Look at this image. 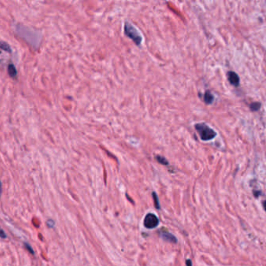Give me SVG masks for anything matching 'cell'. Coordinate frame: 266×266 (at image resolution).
Instances as JSON below:
<instances>
[{
  "label": "cell",
  "mask_w": 266,
  "mask_h": 266,
  "mask_svg": "<svg viewBox=\"0 0 266 266\" xmlns=\"http://www.w3.org/2000/svg\"><path fill=\"white\" fill-rule=\"evenodd\" d=\"M261 108V103L260 102H253L250 105V109L252 111H258Z\"/></svg>",
  "instance_id": "8"
},
{
  "label": "cell",
  "mask_w": 266,
  "mask_h": 266,
  "mask_svg": "<svg viewBox=\"0 0 266 266\" xmlns=\"http://www.w3.org/2000/svg\"><path fill=\"white\" fill-rule=\"evenodd\" d=\"M156 159H157V161H158V162L161 163V164L168 165V162L166 161V159L164 158V157L159 156V155H158V156H156Z\"/></svg>",
  "instance_id": "10"
},
{
  "label": "cell",
  "mask_w": 266,
  "mask_h": 266,
  "mask_svg": "<svg viewBox=\"0 0 266 266\" xmlns=\"http://www.w3.org/2000/svg\"><path fill=\"white\" fill-rule=\"evenodd\" d=\"M227 77H228V80L230 81V83L232 85L235 87L239 86V77H238L237 74H236L235 72L233 71H230L227 74Z\"/></svg>",
  "instance_id": "4"
},
{
  "label": "cell",
  "mask_w": 266,
  "mask_h": 266,
  "mask_svg": "<svg viewBox=\"0 0 266 266\" xmlns=\"http://www.w3.org/2000/svg\"><path fill=\"white\" fill-rule=\"evenodd\" d=\"M0 237H2V238L7 237V235H6L5 232H4L3 230H2V228H1V227H0Z\"/></svg>",
  "instance_id": "12"
},
{
  "label": "cell",
  "mask_w": 266,
  "mask_h": 266,
  "mask_svg": "<svg viewBox=\"0 0 266 266\" xmlns=\"http://www.w3.org/2000/svg\"><path fill=\"white\" fill-rule=\"evenodd\" d=\"M124 33L127 35L128 38L133 40V42L137 45V46H140L142 41V37L141 36L138 31H137L136 28L133 27L130 23H126L125 26H124Z\"/></svg>",
  "instance_id": "2"
},
{
  "label": "cell",
  "mask_w": 266,
  "mask_h": 266,
  "mask_svg": "<svg viewBox=\"0 0 266 266\" xmlns=\"http://www.w3.org/2000/svg\"><path fill=\"white\" fill-rule=\"evenodd\" d=\"M161 236H162V237L163 239H165V240L168 241V242L177 243V238H176L175 236H173V235L171 234V233H168L167 231H165L164 233H162Z\"/></svg>",
  "instance_id": "5"
},
{
  "label": "cell",
  "mask_w": 266,
  "mask_h": 266,
  "mask_svg": "<svg viewBox=\"0 0 266 266\" xmlns=\"http://www.w3.org/2000/svg\"><path fill=\"white\" fill-rule=\"evenodd\" d=\"M159 221L157 216L152 213H148L146 215L145 218L144 219V225L147 229L152 230V229L155 228L158 225Z\"/></svg>",
  "instance_id": "3"
},
{
  "label": "cell",
  "mask_w": 266,
  "mask_h": 266,
  "mask_svg": "<svg viewBox=\"0 0 266 266\" xmlns=\"http://www.w3.org/2000/svg\"><path fill=\"white\" fill-rule=\"evenodd\" d=\"M214 101V96L212 95L209 91H205V94H204V102L206 104H211Z\"/></svg>",
  "instance_id": "6"
},
{
  "label": "cell",
  "mask_w": 266,
  "mask_h": 266,
  "mask_svg": "<svg viewBox=\"0 0 266 266\" xmlns=\"http://www.w3.org/2000/svg\"><path fill=\"white\" fill-rule=\"evenodd\" d=\"M25 247H27V249H28V250H30V252H31V254H34V250H32V249H31V246H30V245H29V244H27V243H26V244H25Z\"/></svg>",
  "instance_id": "13"
},
{
  "label": "cell",
  "mask_w": 266,
  "mask_h": 266,
  "mask_svg": "<svg viewBox=\"0 0 266 266\" xmlns=\"http://www.w3.org/2000/svg\"><path fill=\"white\" fill-rule=\"evenodd\" d=\"M191 264H192V263H191V261H190L189 260H188V261H186V264H187V265H191Z\"/></svg>",
  "instance_id": "14"
},
{
  "label": "cell",
  "mask_w": 266,
  "mask_h": 266,
  "mask_svg": "<svg viewBox=\"0 0 266 266\" xmlns=\"http://www.w3.org/2000/svg\"><path fill=\"white\" fill-rule=\"evenodd\" d=\"M8 73L9 74H10V76L11 77H15L17 76V70L16 68H15L14 65L13 64H10L8 66Z\"/></svg>",
  "instance_id": "7"
},
{
  "label": "cell",
  "mask_w": 266,
  "mask_h": 266,
  "mask_svg": "<svg viewBox=\"0 0 266 266\" xmlns=\"http://www.w3.org/2000/svg\"><path fill=\"white\" fill-rule=\"evenodd\" d=\"M0 48H1L2 50L7 51V52H10V51H11V49H10V47L9 46V45L5 42H0Z\"/></svg>",
  "instance_id": "9"
},
{
  "label": "cell",
  "mask_w": 266,
  "mask_h": 266,
  "mask_svg": "<svg viewBox=\"0 0 266 266\" xmlns=\"http://www.w3.org/2000/svg\"><path fill=\"white\" fill-rule=\"evenodd\" d=\"M152 195H153V197H154V200H155V207H156V208H160L159 202H158V197H157L156 194H155V193H153V194H152Z\"/></svg>",
  "instance_id": "11"
},
{
  "label": "cell",
  "mask_w": 266,
  "mask_h": 266,
  "mask_svg": "<svg viewBox=\"0 0 266 266\" xmlns=\"http://www.w3.org/2000/svg\"><path fill=\"white\" fill-rule=\"evenodd\" d=\"M1 191H2V183L0 182V195H1Z\"/></svg>",
  "instance_id": "15"
},
{
  "label": "cell",
  "mask_w": 266,
  "mask_h": 266,
  "mask_svg": "<svg viewBox=\"0 0 266 266\" xmlns=\"http://www.w3.org/2000/svg\"><path fill=\"white\" fill-rule=\"evenodd\" d=\"M195 129L202 141H210L216 137V132L205 123L196 124Z\"/></svg>",
  "instance_id": "1"
}]
</instances>
